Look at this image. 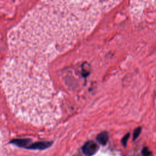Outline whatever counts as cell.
<instances>
[{
  "label": "cell",
  "mask_w": 156,
  "mask_h": 156,
  "mask_svg": "<svg viewBox=\"0 0 156 156\" xmlns=\"http://www.w3.org/2000/svg\"><path fill=\"white\" fill-rule=\"evenodd\" d=\"M31 140L29 139H16L12 141V143L14 145H16L20 147L27 148V146L29 145Z\"/></svg>",
  "instance_id": "277c9868"
},
{
  "label": "cell",
  "mask_w": 156,
  "mask_h": 156,
  "mask_svg": "<svg viewBox=\"0 0 156 156\" xmlns=\"http://www.w3.org/2000/svg\"><path fill=\"white\" fill-rule=\"evenodd\" d=\"M140 132H141V128H139L135 129L134 133V140H135V139H137L139 135L140 134Z\"/></svg>",
  "instance_id": "8992f818"
},
{
  "label": "cell",
  "mask_w": 156,
  "mask_h": 156,
  "mask_svg": "<svg viewBox=\"0 0 156 156\" xmlns=\"http://www.w3.org/2000/svg\"><path fill=\"white\" fill-rule=\"evenodd\" d=\"M98 145L92 141H87L85 145L82 146V151L85 155L91 156L96 153L98 150Z\"/></svg>",
  "instance_id": "7a4b0ae2"
},
{
  "label": "cell",
  "mask_w": 156,
  "mask_h": 156,
  "mask_svg": "<svg viewBox=\"0 0 156 156\" xmlns=\"http://www.w3.org/2000/svg\"><path fill=\"white\" fill-rule=\"evenodd\" d=\"M108 139H109L108 134H107V133L106 132H104L98 135L96 138L97 141L102 145H106L107 141H108Z\"/></svg>",
  "instance_id": "5b68a950"
},
{
  "label": "cell",
  "mask_w": 156,
  "mask_h": 156,
  "mask_svg": "<svg viewBox=\"0 0 156 156\" xmlns=\"http://www.w3.org/2000/svg\"><path fill=\"white\" fill-rule=\"evenodd\" d=\"M129 134H127L125 136H124L123 139H122V141H121V142L122 143H123V145L126 146V144H127V141H128V139H129Z\"/></svg>",
  "instance_id": "52a82bcc"
},
{
  "label": "cell",
  "mask_w": 156,
  "mask_h": 156,
  "mask_svg": "<svg viewBox=\"0 0 156 156\" xmlns=\"http://www.w3.org/2000/svg\"><path fill=\"white\" fill-rule=\"evenodd\" d=\"M52 143L49 141H42V142H37L28 146L27 148L31 149H45L50 147Z\"/></svg>",
  "instance_id": "3957f363"
},
{
  "label": "cell",
  "mask_w": 156,
  "mask_h": 156,
  "mask_svg": "<svg viewBox=\"0 0 156 156\" xmlns=\"http://www.w3.org/2000/svg\"><path fill=\"white\" fill-rule=\"evenodd\" d=\"M103 11L99 1H42L13 28L9 45L51 61L91 32Z\"/></svg>",
  "instance_id": "6da1fadb"
},
{
  "label": "cell",
  "mask_w": 156,
  "mask_h": 156,
  "mask_svg": "<svg viewBox=\"0 0 156 156\" xmlns=\"http://www.w3.org/2000/svg\"><path fill=\"white\" fill-rule=\"evenodd\" d=\"M143 154L144 156H149L151 155V152L148 149V148H144L143 151Z\"/></svg>",
  "instance_id": "ba28073f"
}]
</instances>
